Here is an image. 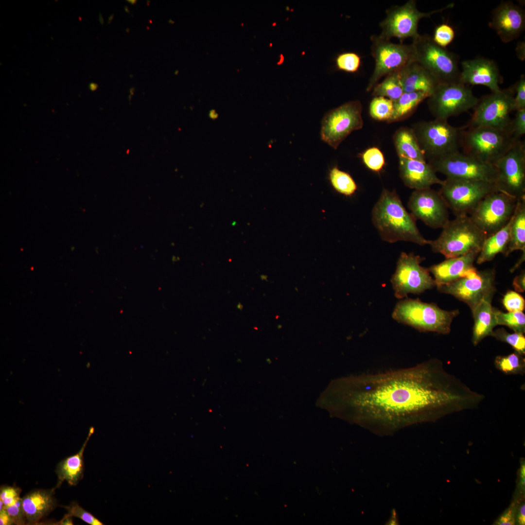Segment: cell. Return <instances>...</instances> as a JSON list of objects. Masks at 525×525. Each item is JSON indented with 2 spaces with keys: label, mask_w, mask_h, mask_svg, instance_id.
I'll return each instance as SVG.
<instances>
[{
  "label": "cell",
  "mask_w": 525,
  "mask_h": 525,
  "mask_svg": "<svg viewBox=\"0 0 525 525\" xmlns=\"http://www.w3.org/2000/svg\"><path fill=\"white\" fill-rule=\"evenodd\" d=\"M484 395L473 391L432 359L416 366L332 381L319 400L335 416L378 435L478 407Z\"/></svg>",
  "instance_id": "cell-1"
},
{
  "label": "cell",
  "mask_w": 525,
  "mask_h": 525,
  "mask_svg": "<svg viewBox=\"0 0 525 525\" xmlns=\"http://www.w3.org/2000/svg\"><path fill=\"white\" fill-rule=\"evenodd\" d=\"M372 221L381 239L388 243L412 242L420 245L430 240L420 232L416 219L405 209L395 191L384 189L372 210Z\"/></svg>",
  "instance_id": "cell-2"
},
{
  "label": "cell",
  "mask_w": 525,
  "mask_h": 525,
  "mask_svg": "<svg viewBox=\"0 0 525 525\" xmlns=\"http://www.w3.org/2000/svg\"><path fill=\"white\" fill-rule=\"evenodd\" d=\"M458 310H443L433 303L419 299L400 300L392 313L393 318L400 323L410 326L420 332H433L443 334L451 331L453 319Z\"/></svg>",
  "instance_id": "cell-3"
},
{
  "label": "cell",
  "mask_w": 525,
  "mask_h": 525,
  "mask_svg": "<svg viewBox=\"0 0 525 525\" xmlns=\"http://www.w3.org/2000/svg\"><path fill=\"white\" fill-rule=\"evenodd\" d=\"M439 237L430 241L429 245L436 253L446 259L464 255L476 249H480L486 238L485 234L472 222L469 216H456L442 228Z\"/></svg>",
  "instance_id": "cell-4"
},
{
  "label": "cell",
  "mask_w": 525,
  "mask_h": 525,
  "mask_svg": "<svg viewBox=\"0 0 525 525\" xmlns=\"http://www.w3.org/2000/svg\"><path fill=\"white\" fill-rule=\"evenodd\" d=\"M467 127L461 135L463 153L486 163L495 165L517 140L510 131L486 126Z\"/></svg>",
  "instance_id": "cell-5"
},
{
  "label": "cell",
  "mask_w": 525,
  "mask_h": 525,
  "mask_svg": "<svg viewBox=\"0 0 525 525\" xmlns=\"http://www.w3.org/2000/svg\"><path fill=\"white\" fill-rule=\"evenodd\" d=\"M413 61L428 70L439 83L460 82L458 57L437 45L427 34L413 39Z\"/></svg>",
  "instance_id": "cell-6"
},
{
  "label": "cell",
  "mask_w": 525,
  "mask_h": 525,
  "mask_svg": "<svg viewBox=\"0 0 525 525\" xmlns=\"http://www.w3.org/2000/svg\"><path fill=\"white\" fill-rule=\"evenodd\" d=\"M426 159L429 161L459 151L464 128L447 121L435 119L415 123L412 127Z\"/></svg>",
  "instance_id": "cell-7"
},
{
  "label": "cell",
  "mask_w": 525,
  "mask_h": 525,
  "mask_svg": "<svg viewBox=\"0 0 525 525\" xmlns=\"http://www.w3.org/2000/svg\"><path fill=\"white\" fill-rule=\"evenodd\" d=\"M440 186L439 192L456 217L469 216L485 196L499 191L495 183L482 180L446 178Z\"/></svg>",
  "instance_id": "cell-8"
},
{
  "label": "cell",
  "mask_w": 525,
  "mask_h": 525,
  "mask_svg": "<svg viewBox=\"0 0 525 525\" xmlns=\"http://www.w3.org/2000/svg\"><path fill=\"white\" fill-rule=\"evenodd\" d=\"M478 101L468 85L460 82L442 83L427 98V104L436 119L447 121L473 109Z\"/></svg>",
  "instance_id": "cell-9"
},
{
  "label": "cell",
  "mask_w": 525,
  "mask_h": 525,
  "mask_svg": "<svg viewBox=\"0 0 525 525\" xmlns=\"http://www.w3.org/2000/svg\"><path fill=\"white\" fill-rule=\"evenodd\" d=\"M514 96L513 86L484 96L473 108L467 126H486L511 133L509 114L514 111Z\"/></svg>",
  "instance_id": "cell-10"
},
{
  "label": "cell",
  "mask_w": 525,
  "mask_h": 525,
  "mask_svg": "<svg viewBox=\"0 0 525 525\" xmlns=\"http://www.w3.org/2000/svg\"><path fill=\"white\" fill-rule=\"evenodd\" d=\"M518 200L504 192L495 191L485 196L469 216L487 237L507 224Z\"/></svg>",
  "instance_id": "cell-11"
},
{
  "label": "cell",
  "mask_w": 525,
  "mask_h": 525,
  "mask_svg": "<svg viewBox=\"0 0 525 525\" xmlns=\"http://www.w3.org/2000/svg\"><path fill=\"white\" fill-rule=\"evenodd\" d=\"M362 105L351 101L327 112L321 122V140L334 149L353 131L363 127Z\"/></svg>",
  "instance_id": "cell-12"
},
{
  "label": "cell",
  "mask_w": 525,
  "mask_h": 525,
  "mask_svg": "<svg viewBox=\"0 0 525 525\" xmlns=\"http://www.w3.org/2000/svg\"><path fill=\"white\" fill-rule=\"evenodd\" d=\"M435 171L451 178L482 180L496 183L497 171L495 165L483 162L459 151L429 161Z\"/></svg>",
  "instance_id": "cell-13"
},
{
  "label": "cell",
  "mask_w": 525,
  "mask_h": 525,
  "mask_svg": "<svg viewBox=\"0 0 525 525\" xmlns=\"http://www.w3.org/2000/svg\"><path fill=\"white\" fill-rule=\"evenodd\" d=\"M454 6L451 3L439 9L422 12L417 9L415 0H409L402 5L392 6L386 11L385 17L380 23L381 32L379 36L386 40L393 37L401 40L409 37L413 39L420 35L418 29L420 19Z\"/></svg>",
  "instance_id": "cell-14"
},
{
  "label": "cell",
  "mask_w": 525,
  "mask_h": 525,
  "mask_svg": "<svg viewBox=\"0 0 525 525\" xmlns=\"http://www.w3.org/2000/svg\"><path fill=\"white\" fill-rule=\"evenodd\" d=\"M371 40V52L375 60L373 72L369 80L366 90L371 91L383 77L399 70L413 61L412 44L394 43L390 40L374 35Z\"/></svg>",
  "instance_id": "cell-15"
},
{
  "label": "cell",
  "mask_w": 525,
  "mask_h": 525,
  "mask_svg": "<svg viewBox=\"0 0 525 525\" xmlns=\"http://www.w3.org/2000/svg\"><path fill=\"white\" fill-rule=\"evenodd\" d=\"M423 259L412 253H401L391 279L395 296L399 299L408 294H420L436 286L427 268L420 265Z\"/></svg>",
  "instance_id": "cell-16"
},
{
  "label": "cell",
  "mask_w": 525,
  "mask_h": 525,
  "mask_svg": "<svg viewBox=\"0 0 525 525\" xmlns=\"http://www.w3.org/2000/svg\"><path fill=\"white\" fill-rule=\"evenodd\" d=\"M496 186L499 191L518 200L525 198V145L516 140L497 162Z\"/></svg>",
  "instance_id": "cell-17"
},
{
  "label": "cell",
  "mask_w": 525,
  "mask_h": 525,
  "mask_svg": "<svg viewBox=\"0 0 525 525\" xmlns=\"http://www.w3.org/2000/svg\"><path fill=\"white\" fill-rule=\"evenodd\" d=\"M494 279V270L476 269L465 277L437 288L465 302L472 310L483 299L492 298L496 290Z\"/></svg>",
  "instance_id": "cell-18"
},
{
  "label": "cell",
  "mask_w": 525,
  "mask_h": 525,
  "mask_svg": "<svg viewBox=\"0 0 525 525\" xmlns=\"http://www.w3.org/2000/svg\"><path fill=\"white\" fill-rule=\"evenodd\" d=\"M411 213L434 228H442L449 221L448 208L439 192L430 188L415 190L407 204Z\"/></svg>",
  "instance_id": "cell-19"
},
{
  "label": "cell",
  "mask_w": 525,
  "mask_h": 525,
  "mask_svg": "<svg viewBox=\"0 0 525 525\" xmlns=\"http://www.w3.org/2000/svg\"><path fill=\"white\" fill-rule=\"evenodd\" d=\"M489 26L495 31L503 42L512 41L525 30V12L511 1H502L492 10Z\"/></svg>",
  "instance_id": "cell-20"
},
{
  "label": "cell",
  "mask_w": 525,
  "mask_h": 525,
  "mask_svg": "<svg viewBox=\"0 0 525 525\" xmlns=\"http://www.w3.org/2000/svg\"><path fill=\"white\" fill-rule=\"evenodd\" d=\"M461 68L460 82L468 86H484L491 92L500 89L499 84L503 82V78L494 61L478 57L464 60L461 62Z\"/></svg>",
  "instance_id": "cell-21"
},
{
  "label": "cell",
  "mask_w": 525,
  "mask_h": 525,
  "mask_svg": "<svg viewBox=\"0 0 525 525\" xmlns=\"http://www.w3.org/2000/svg\"><path fill=\"white\" fill-rule=\"evenodd\" d=\"M480 249H476L460 257L447 259L427 268L434 277L437 287L468 276L476 270L473 263Z\"/></svg>",
  "instance_id": "cell-22"
},
{
  "label": "cell",
  "mask_w": 525,
  "mask_h": 525,
  "mask_svg": "<svg viewBox=\"0 0 525 525\" xmlns=\"http://www.w3.org/2000/svg\"><path fill=\"white\" fill-rule=\"evenodd\" d=\"M399 170L405 185L414 190L429 188L434 184L441 185L443 182L426 161L400 157Z\"/></svg>",
  "instance_id": "cell-23"
},
{
  "label": "cell",
  "mask_w": 525,
  "mask_h": 525,
  "mask_svg": "<svg viewBox=\"0 0 525 525\" xmlns=\"http://www.w3.org/2000/svg\"><path fill=\"white\" fill-rule=\"evenodd\" d=\"M55 490L34 489L21 498L27 525H38L57 507Z\"/></svg>",
  "instance_id": "cell-24"
},
{
  "label": "cell",
  "mask_w": 525,
  "mask_h": 525,
  "mask_svg": "<svg viewBox=\"0 0 525 525\" xmlns=\"http://www.w3.org/2000/svg\"><path fill=\"white\" fill-rule=\"evenodd\" d=\"M403 92L431 93L439 84L434 76L418 63L411 61L399 71Z\"/></svg>",
  "instance_id": "cell-25"
},
{
  "label": "cell",
  "mask_w": 525,
  "mask_h": 525,
  "mask_svg": "<svg viewBox=\"0 0 525 525\" xmlns=\"http://www.w3.org/2000/svg\"><path fill=\"white\" fill-rule=\"evenodd\" d=\"M93 432L91 428L88 437L81 448L76 454L68 456L57 464L55 472L58 477L56 487L59 488L63 482L66 481L70 486H75L83 478L84 471V452L90 436Z\"/></svg>",
  "instance_id": "cell-26"
},
{
  "label": "cell",
  "mask_w": 525,
  "mask_h": 525,
  "mask_svg": "<svg viewBox=\"0 0 525 525\" xmlns=\"http://www.w3.org/2000/svg\"><path fill=\"white\" fill-rule=\"evenodd\" d=\"M492 298L483 299L471 310L474 319L472 342L475 346L486 336L490 335L496 326L494 308L491 305Z\"/></svg>",
  "instance_id": "cell-27"
},
{
  "label": "cell",
  "mask_w": 525,
  "mask_h": 525,
  "mask_svg": "<svg viewBox=\"0 0 525 525\" xmlns=\"http://www.w3.org/2000/svg\"><path fill=\"white\" fill-rule=\"evenodd\" d=\"M512 216L506 226L485 238L476 260L478 264L492 261L498 253L504 254L509 242Z\"/></svg>",
  "instance_id": "cell-28"
},
{
  "label": "cell",
  "mask_w": 525,
  "mask_h": 525,
  "mask_svg": "<svg viewBox=\"0 0 525 525\" xmlns=\"http://www.w3.org/2000/svg\"><path fill=\"white\" fill-rule=\"evenodd\" d=\"M393 140L399 158L426 161L412 127L399 128L394 133Z\"/></svg>",
  "instance_id": "cell-29"
},
{
  "label": "cell",
  "mask_w": 525,
  "mask_h": 525,
  "mask_svg": "<svg viewBox=\"0 0 525 525\" xmlns=\"http://www.w3.org/2000/svg\"><path fill=\"white\" fill-rule=\"evenodd\" d=\"M525 253V198L519 200L512 216L509 242L504 253L508 256L515 250Z\"/></svg>",
  "instance_id": "cell-30"
},
{
  "label": "cell",
  "mask_w": 525,
  "mask_h": 525,
  "mask_svg": "<svg viewBox=\"0 0 525 525\" xmlns=\"http://www.w3.org/2000/svg\"><path fill=\"white\" fill-rule=\"evenodd\" d=\"M430 95V93L425 92H403L397 100L393 101V113L387 122H398L409 117Z\"/></svg>",
  "instance_id": "cell-31"
},
{
  "label": "cell",
  "mask_w": 525,
  "mask_h": 525,
  "mask_svg": "<svg viewBox=\"0 0 525 525\" xmlns=\"http://www.w3.org/2000/svg\"><path fill=\"white\" fill-rule=\"evenodd\" d=\"M398 71L387 75L382 82L377 83L372 89V95L384 97L393 102L397 100L403 93Z\"/></svg>",
  "instance_id": "cell-32"
},
{
  "label": "cell",
  "mask_w": 525,
  "mask_h": 525,
  "mask_svg": "<svg viewBox=\"0 0 525 525\" xmlns=\"http://www.w3.org/2000/svg\"><path fill=\"white\" fill-rule=\"evenodd\" d=\"M329 178L334 189L345 196H351L357 189V186L351 176L336 166L330 170Z\"/></svg>",
  "instance_id": "cell-33"
},
{
  "label": "cell",
  "mask_w": 525,
  "mask_h": 525,
  "mask_svg": "<svg viewBox=\"0 0 525 525\" xmlns=\"http://www.w3.org/2000/svg\"><path fill=\"white\" fill-rule=\"evenodd\" d=\"M494 364L498 370L506 374L523 375L525 372V358L516 351L507 356H497Z\"/></svg>",
  "instance_id": "cell-34"
},
{
  "label": "cell",
  "mask_w": 525,
  "mask_h": 525,
  "mask_svg": "<svg viewBox=\"0 0 525 525\" xmlns=\"http://www.w3.org/2000/svg\"><path fill=\"white\" fill-rule=\"evenodd\" d=\"M493 312L496 326H507L514 332L525 333V315L523 312L504 313L495 308Z\"/></svg>",
  "instance_id": "cell-35"
},
{
  "label": "cell",
  "mask_w": 525,
  "mask_h": 525,
  "mask_svg": "<svg viewBox=\"0 0 525 525\" xmlns=\"http://www.w3.org/2000/svg\"><path fill=\"white\" fill-rule=\"evenodd\" d=\"M393 111V102L384 97H374L369 106L370 116L373 119L386 121L391 118Z\"/></svg>",
  "instance_id": "cell-36"
},
{
  "label": "cell",
  "mask_w": 525,
  "mask_h": 525,
  "mask_svg": "<svg viewBox=\"0 0 525 525\" xmlns=\"http://www.w3.org/2000/svg\"><path fill=\"white\" fill-rule=\"evenodd\" d=\"M497 339L506 342L510 345L519 353L524 355L525 353V337L524 333L514 332L509 333L504 329H498L493 331L491 335Z\"/></svg>",
  "instance_id": "cell-37"
},
{
  "label": "cell",
  "mask_w": 525,
  "mask_h": 525,
  "mask_svg": "<svg viewBox=\"0 0 525 525\" xmlns=\"http://www.w3.org/2000/svg\"><path fill=\"white\" fill-rule=\"evenodd\" d=\"M335 66L340 70L347 72L354 73L359 69L361 65L360 57L353 52H345L339 54L335 59Z\"/></svg>",
  "instance_id": "cell-38"
},
{
  "label": "cell",
  "mask_w": 525,
  "mask_h": 525,
  "mask_svg": "<svg viewBox=\"0 0 525 525\" xmlns=\"http://www.w3.org/2000/svg\"><path fill=\"white\" fill-rule=\"evenodd\" d=\"M362 158L366 166L369 170L375 172L381 171L385 164L383 153L376 147L365 150L362 154Z\"/></svg>",
  "instance_id": "cell-39"
},
{
  "label": "cell",
  "mask_w": 525,
  "mask_h": 525,
  "mask_svg": "<svg viewBox=\"0 0 525 525\" xmlns=\"http://www.w3.org/2000/svg\"><path fill=\"white\" fill-rule=\"evenodd\" d=\"M455 35V31L450 25L442 23L435 28L432 38L437 45L446 48L453 41Z\"/></svg>",
  "instance_id": "cell-40"
},
{
  "label": "cell",
  "mask_w": 525,
  "mask_h": 525,
  "mask_svg": "<svg viewBox=\"0 0 525 525\" xmlns=\"http://www.w3.org/2000/svg\"><path fill=\"white\" fill-rule=\"evenodd\" d=\"M62 507L67 510L68 514L72 517L78 518L88 524L104 525L98 519L80 506L76 502H72L69 506Z\"/></svg>",
  "instance_id": "cell-41"
},
{
  "label": "cell",
  "mask_w": 525,
  "mask_h": 525,
  "mask_svg": "<svg viewBox=\"0 0 525 525\" xmlns=\"http://www.w3.org/2000/svg\"><path fill=\"white\" fill-rule=\"evenodd\" d=\"M503 304L508 312H523L525 309L524 298L513 291H508L506 294L503 299Z\"/></svg>",
  "instance_id": "cell-42"
},
{
  "label": "cell",
  "mask_w": 525,
  "mask_h": 525,
  "mask_svg": "<svg viewBox=\"0 0 525 525\" xmlns=\"http://www.w3.org/2000/svg\"><path fill=\"white\" fill-rule=\"evenodd\" d=\"M511 131L513 138L515 140L520 138L525 134V108L516 111L513 119L511 120Z\"/></svg>",
  "instance_id": "cell-43"
},
{
  "label": "cell",
  "mask_w": 525,
  "mask_h": 525,
  "mask_svg": "<svg viewBox=\"0 0 525 525\" xmlns=\"http://www.w3.org/2000/svg\"><path fill=\"white\" fill-rule=\"evenodd\" d=\"M11 517L14 525H27V520L22 505L21 498L12 505L3 507Z\"/></svg>",
  "instance_id": "cell-44"
},
{
  "label": "cell",
  "mask_w": 525,
  "mask_h": 525,
  "mask_svg": "<svg viewBox=\"0 0 525 525\" xmlns=\"http://www.w3.org/2000/svg\"><path fill=\"white\" fill-rule=\"evenodd\" d=\"M21 489L18 487L3 485L0 489V500L7 507L14 504L20 497Z\"/></svg>",
  "instance_id": "cell-45"
},
{
  "label": "cell",
  "mask_w": 525,
  "mask_h": 525,
  "mask_svg": "<svg viewBox=\"0 0 525 525\" xmlns=\"http://www.w3.org/2000/svg\"><path fill=\"white\" fill-rule=\"evenodd\" d=\"M515 96L513 110L517 111L525 108V76L522 75L519 80L513 85Z\"/></svg>",
  "instance_id": "cell-46"
},
{
  "label": "cell",
  "mask_w": 525,
  "mask_h": 525,
  "mask_svg": "<svg viewBox=\"0 0 525 525\" xmlns=\"http://www.w3.org/2000/svg\"><path fill=\"white\" fill-rule=\"evenodd\" d=\"M515 289L520 292H524L525 290V273L522 271L520 275L515 278L513 280Z\"/></svg>",
  "instance_id": "cell-47"
},
{
  "label": "cell",
  "mask_w": 525,
  "mask_h": 525,
  "mask_svg": "<svg viewBox=\"0 0 525 525\" xmlns=\"http://www.w3.org/2000/svg\"><path fill=\"white\" fill-rule=\"evenodd\" d=\"M0 525H14L11 517L4 508H3L1 510H0Z\"/></svg>",
  "instance_id": "cell-48"
},
{
  "label": "cell",
  "mask_w": 525,
  "mask_h": 525,
  "mask_svg": "<svg viewBox=\"0 0 525 525\" xmlns=\"http://www.w3.org/2000/svg\"><path fill=\"white\" fill-rule=\"evenodd\" d=\"M514 523V520L512 516L511 511H509L502 516L499 521L498 522L499 525H513Z\"/></svg>",
  "instance_id": "cell-49"
},
{
  "label": "cell",
  "mask_w": 525,
  "mask_h": 525,
  "mask_svg": "<svg viewBox=\"0 0 525 525\" xmlns=\"http://www.w3.org/2000/svg\"><path fill=\"white\" fill-rule=\"evenodd\" d=\"M52 523L51 525H73L72 517L69 515L67 513L65 514L63 518L59 521L56 522Z\"/></svg>",
  "instance_id": "cell-50"
},
{
  "label": "cell",
  "mask_w": 525,
  "mask_h": 525,
  "mask_svg": "<svg viewBox=\"0 0 525 525\" xmlns=\"http://www.w3.org/2000/svg\"><path fill=\"white\" fill-rule=\"evenodd\" d=\"M516 52L518 57L521 60L525 59V43L523 42H519L516 47Z\"/></svg>",
  "instance_id": "cell-51"
},
{
  "label": "cell",
  "mask_w": 525,
  "mask_h": 525,
  "mask_svg": "<svg viewBox=\"0 0 525 525\" xmlns=\"http://www.w3.org/2000/svg\"><path fill=\"white\" fill-rule=\"evenodd\" d=\"M525 505H523L520 509V514L519 516V522L521 525L525 524Z\"/></svg>",
  "instance_id": "cell-52"
},
{
  "label": "cell",
  "mask_w": 525,
  "mask_h": 525,
  "mask_svg": "<svg viewBox=\"0 0 525 525\" xmlns=\"http://www.w3.org/2000/svg\"><path fill=\"white\" fill-rule=\"evenodd\" d=\"M89 88L90 90H91L92 91H94L97 89V88H98V85L97 84L92 83L89 84Z\"/></svg>",
  "instance_id": "cell-53"
},
{
  "label": "cell",
  "mask_w": 525,
  "mask_h": 525,
  "mask_svg": "<svg viewBox=\"0 0 525 525\" xmlns=\"http://www.w3.org/2000/svg\"><path fill=\"white\" fill-rule=\"evenodd\" d=\"M99 16H100V18H99L100 21L102 24H103L104 23V20H103V18H102V16H101V15L100 14L99 15Z\"/></svg>",
  "instance_id": "cell-54"
},
{
  "label": "cell",
  "mask_w": 525,
  "mask_h": 525,
  "mask_svg": "<svg viewBox=\"0 0 525 525\" xmlns=\"http://www.w3.org/2000/svg\"><path fill=\"white\" fill-rule=\"evenodd\" d=\"M127 1H128V2L132 4H134L136 3V0H128Z\"/></svg>",
  "instance_id": "cell-55"
},
{
  "label": "cell",
  "mask_w": 525,
  "mask_h": 525,
  "mask_svg": "<svg viewBox=\"0 0 525 525\" xmlns=\"http://www.w3.org/2000/svg\"><path fill=\"white\" fill-rule=\"evenodd\" d=\"M113 16H114V15H113L112 14V15H110V17H109V18H108V20H109V21H109V22H111V21L112 19H113Z\"/></svg>",
  "instance_id": "cell-56"
},
{
  "label": "cell",
  "mask_w": 525,
  "mask_h": 525,
  "mask_svg": "<svg viewBox=\"0 0 525 525\" xmlns=\"http://www.w3.org/2000/svg\"><path fill=\"white\" fill-rule=\"evenodd\" d=\"M124 10L126 11V12H127V13L129 12V10L127 6H126L124 7Z\"/></svg>",
  "instance_id": "cell-57"
},
{
  "label": "cell",
  "mask_w": 525,
  "mask_h": 525,
  "mask_svg": "<svg viewBox=\"0 0 525 525\" xmlns=\"http://www.w3.org/2000/svg\"><path fill=\"white\" fill-rule=\"evenodd\" d=\"M178 73V70H175V75H177Z\"/></svg>",
  "instance_id": "cell-58"
}]
</instances>
